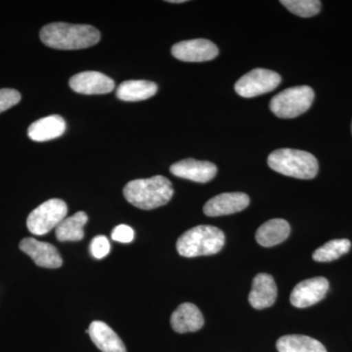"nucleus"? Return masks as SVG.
<instances>
[{"label": "nucleus", "mask_w": 352, "mask_h": 352, "mask_svg": "<svg viewBox=\"0 0 352 352\" xmlns=\"http://www.w3.org/2000/svg\"><path fill=\"white\" fill-rule=\"evenodd\" d=\"M279 352H327L319 340L303 335H288L276 342Z\"/></svg>", "instance_id": "aec40b11"}, {"label": "nucleus", "mask_w": 352, "mask_h": 352, "mask_svg": "<svg viewBox=\"0 0 352 352\" xmlns=\"http://www.w3.org/2000/svg\"><path fill=\"white\" fill-rule=\"evenodd\" d=\"M291 233L288 221L281 219L268 220L259 227L256 234V240L263 247L270 248L281 244Z\"/></svg>", "instance_id": "a211bd4d"}, {"label": "nucleus", "mask_w": 352, "mask_h": 352, "mask_svg": "<svg viewBox=\"0 0 352 352\" xmlns=\"http://www.w3.org/2000/svg\"><path fill=\"white\" fill-rule=\"evenodd\" d=\"M281 82V76L266 69H254L236 82L235 91L244 98H254L272 91Z\"/></svg>", "instance_id": "0eeeda50"}, {"label": "nucleus", "mask_w": 352, "mask_h": 352, "mask_svg": "<svg viewBox=\"0 0 352 352\" xmlns=\"http://www.w3.org/2000/svg\"><path fill=\"white\" fill-rule=\"evenodd\" d=\"M281 4L293 14L302 18H310L320 12L319 0H282Z\"/></svg>", "instance_id": "5701e85b"}, {"label": "nucleus", "mask_w": 352, "mask_h": 352, "mask_svg": "<svg viewBox=\"0 0 352 352\" xmlns=\"http://www.w3.org/2000/svg\"><path fill=\"white\" fill-rule=\"evenodd\" d=\"M112 239L120 243H131L134 239V231L126 224L115 227L112 231Z\"/></svg>", "instance_id": "a878e982"}, {"label": "nucleus", "mask_w": 352, "mask_h": 352, "mask_svg": "<svg viewBox=\"0 0 352 352\" xmlns=\"http://www.w3.org/2000/svg\"><path fill=\"white\" fill-rule=\"evenodd\" d=\"M250 205L247 194L241 192L222 193L214 197L204 206V214L208 217H221L242 212Z\"/></svg>", "instance_id": "f8f14e48"}, {"label": "nucleus", "mask_w": 352, "mask_h": 352, "mask_svg": "<svg viewBox=\"0 0 352 352\" xmlns=\"http://www.w3.org/2000/svg\"><path fill=\"white\" fill-rule=\"evenodd\" d=\"M69 87L80 94H107L115 89L112 78L99 72H82L72 76Z\"/></svg>", "instance_id": "9d476101"}, {"label": "nucleus", "mask_w": 352, "mask_h": 352, "mask_svg": "<svg viewBox=\"0 0 352 352\" xmlns=\"http://www.w3.org/2000/svg\"><path fill=\"white\" fill-rule=\"evenodd\" d=\"M66 122L58 115L50 116L32 122L28 129V135L36 142H45L63 135Z\"/></svg>", "instance_id": "f3484780"}, {"label": "nucleus", "mask_w": 352, "mask_h": 352, "mask_svg": "<svg viewBox=\"0 0 352 352\" xmlns=\"http://www.w3.org/2000/svg\"><path fill=\"white\" fill-rule=\"evenodd\" d=\"M20 250L27 254L39 267L59 268L63 259L54 245L41 242L34 238H25L21 241Z\"/></svg>", "instance_id": "9b49d317"}, {"label": "nucleus", "mask_w": 352, "mask_h": 352, "mask_svg": "<svg viewBox=\"0 0 352 352\" xmlns=\"http://www.w3.org/2000/svg\"><path fill=\"white\" fill-rule=\"evenodd\" d=\"M314 96V89L307 85L287 88L270 101L271 112L281 119H293L307 112Z\"/></svg>", "instance_id": "39448f33"}, {"label": "nucleus", "mask_w": 352, "mask_h": 352, "mask_svg": "<svg viewBox=\"0 0 352 352\" xmlns=\"http://www.w3.org/2000/svg\"><path fill=\"white\" fill-rule=\"evenodd\" d=\"M88 217L85 212H78L66 217L56 227V238L60 242H76L85 237L83 227L87 223Z\"/></svg>", "instance_id": "412c9836"}, {"label": "nucleus", "mask_w": 352, "mask_h": 352, "mask_svg": "<svg viewBox=\"0 0 352 352\" xmlns=\"http://www.w3.org/2000/svg\"><path fill=\"white\" fill-rule=\"evenodd\" d=\"M124 196L129 204L141 210H154L166 205L173 196V184L168 178L155 175L127 183Z\"/></svg>", "instance_id": "f03ea898"}, {"label": "nucleus", "mask_w": 352, "mask_h": 352, "mask_svg": "<svg viewBox=\"0 0 352 352\" xmlns=\"http://www.w3.org/2000/svg\"><path fill=\"white\" fill-rule=\"evenodd\" d=\"M21 101V94L10 88L0 89V113L12 108Z\"/></svg>", "instance_id": "b1692460"}, {"label": "nucleus", "mask_w": 352, "mask_h": 352, "mask_svg": "<svg viewBox=\"0 0 352 352\" xmlns=\"http://www.w3.org/2000/svg\"><path fill=\"white\" fill-rule=\"evenodd\" d=\"M170 173L183 179L198 183H207L214 179L217 168L215 164L207 161H197L185 159L170 166Z\"/></svg>", "instance_id": "ddd939ff"}, {"label": "nucleus", "mask_w": 352, "mask_h": 352, "mask_svg": "<svg viewBox=\"0 0 352 352\" xmlns=\"http://www.w3.org/2000/svg\"><path fill=\"white\" fill-rule=\"evenodd\" d=\"M271 170L298 179H312L318 173L316 157L310 153L295 149H279L268 156Z\"/></svg>", "instance_id": "20e7f679"}, {"label": "nucleus", "mask_w": 352, "mask_h": 352, "mask_svg": "<svg viewBox=\"0 0 352 352\" xmlns=\"http://www.w3.org/2000/svg\"><path fill=\"white\" fill-rule=\"evenodd\" d=\"M168 2H170V3H184V2L186 1H185V0H170V1Z\"/></svg>", "instance_id": "bb28decb"}, {"label": "nucleus", "mask_w": 352, "mask_h": 352, "mask_svg": "<svg viewBox=\"0 0 352 352\" xmlns=\"http://www.w3.org/2000/svg\"><path fill=\"white\" fill-rule=\"evenodd\" d=\"M95 346L102 352H126L124 342L112 328L102 321H94L87 331Z\"/></svg>", "instance_id": "dca6fc26"}, {"label": "nucleus", "mask_w": 352, "mask_h": 352, "mask_svg": "<svg viewBox=\"0 0 352 352\" xmlns=\"http://www.w3.org/2000/svg\"><path fill=\"white\" fill-rule=\"evenodd\" d=\"M219 48L208 39L198 38L180 41L171 48V54L183 62H206L219 55Z\"/></svg>", "instance_id": "6e6552de"}, {"label": "nucleus", "mask_w": 352, "mask_h": 352, "mask_svg": "<svg viewBox=\"0 0 352 352\" xmlns=\"http://www.w3.org/2000/svg\"><path fill=\"white\" fill-rule=\"evenodd\" d=\"M277 298V287L270 274L259 273L252 281L249 302L256 309H264L274 305Z\"/></svg>", "instance_id": "4468645a"}, {"label": "nucleus", "mask_w": 352, "mask_h": 352, "mask_svg": "<svg viewBox=\"0 0 352 352\" xmlns=\"http://www.w3.org/2000/svg\"><path fill=\"white\" fill-rule=\"evenodd\" d=\"M100 32L89 25L52 23L41 31V41L48 47L60 50H78L91 47L100 41Z\"/></svg>", "instance_id": "f257e3e1"}, {"label": "nucleus", "mask_w": 352, "mask_h": 352, "mask_svg": "<svg viewBox=\"0 0 352 352\" xmlns=\"http://www.w3.org/2000/svg\"><path fill=\"white\" fill-rule=\"evenodd\" d=\"M156 83L148 80H126L120 83L117 89L118 98L122 101L147 100L157 94Z\"/></svg>", "instance_id": "6ab92c4d"}, {"label": "nucleus", "mask_w": 352, "mask_h": 352, "mask_svg": "<svg viewBox=\"0 0 352 352\" xmlns=\"http://www.w3.org/2000/svg\"><path fill=\"white\" fill-rule=\"evenodd\" d=\"M328 291L329 281L326 278H310L296 285L292 292L289 300L294 307H309L323 300Z\"/></svg>", "instance_id": "1a4fd4ad"}, {"label": "nucleus", "mask_w": 352, "mask_h": 352, "mask_svg": "<svg viewBox=\"0 0 352 352\" xmlns=\"http://www.w3.org/2000/svg\"><path fill=\"white\" fill-rule=\"evenodd\" d=\"M226 235L215 226H199L189 229L178 238L176 250L184 258L212 256L221 251Z\"/></svg>", "instance_id": "7ed1b4c3"}, {"label": "nucleus", "mask_w": 352, "mask_h": 352, "mask_svg": "<svg viewBox=\"0 0 352 352\" xmlns=\"http://www.w3.org/2000/svg\"><path fill=\"white\" fill-rule=\"evenodd\" d=\"M351 132H352V124H351Z\"/></svg>", "instance_id": "cd10ccee"}, {"label": "nucleus", "mask_w": 352, "mask_h": 352, "mask_svg": "<svg viewBox=\"0 0 352 352\" xmlns=\"http://www.w3.org/2000/svg\"><path fill=\"white\" fill-rule=\"evenodd\" d=\"M68 207L60 199H51L34 208L27 219L30 232L43 236L50 232L66 219Z\"/></svg>", "instance_id": "423d86ee"}, {"label": "nucleus", "mask_w": 352, "mask_h": 352, "mask_svg": "<svg viewBox=\"0 0 352 352\" xmlns=\"http://www.w3.org/2000/svg\"><path fill=\"white\" fill-rule=\"evenodd\" d=\"M171 327L176 333L197 332L203 328L205 320L198 307L185 302L176 308L170 317Z\"/></svg>", "instance_id": "2eb2a0df"}, {"label": "nucleus", "mask_w": 352, "mask_h": 352, "mask_svg": "<svg viewBox=\"0 0 352 352\" xmlns=\"http://www.w3.org/2000/svg\"><path fill=\"white\" fill-rule=\"evenodd\" d=\"M351 248V241L347 239H335L326 243L314 252V258L317 263H330L349 252Z\"/></svg>", "instance_id": "4be33fe9"}, {"label": "nucleus", "mask_w": 352, "mask_h": 352, "mask_svg": "<svg viewBox=\"0 0 352 352\" xmlns=\"http://www.w3.org/2000/svg\"><path fill=\"white\" fill-rule=\"evenodd\" d=\"M111 251V245L108 238L105 236H97L92 240L90 245V252L95 258H105Z\"/></svg>", "instance_id": "393cba45"}]
</instances>
